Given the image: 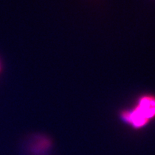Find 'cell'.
<instances>
[{
	"instance_id": "2",
	"label": "cell",
	"mask_w": 155,
	"mask_h": 155,
	"mask_svg": "<svg viewBox=\"0 0 155 155\" xmlns=\"http://www.w3.org/2000/svg\"><path fill=\"white\" fill-rule=\"evenodd\" d=\"M1 70H2V65H1V62H0V72H1Z\"/></svg>"
},
{
	"instance_id": "1",
	"label": "cell",
	"mask_w": 155,
	"mask_h": 155,
	"mask_svg": "<svg viewBox=\"0 0 155 155\" xmlns=\"http://www.w3.org/2000/svg\"><path fill=\"white\" fill-rule=\"evenodd\" d=\"M122 117L133 127H144L150 119L155 117V97L152 96L141 97L137 106L131 111L124 112Z\"/></svg>"
}]
</instances>
